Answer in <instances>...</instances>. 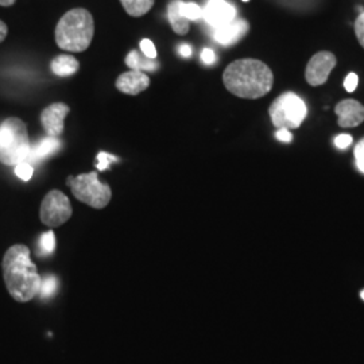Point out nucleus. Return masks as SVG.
<instances>
[{"label":"nucleus","mask_w":364,"mask_h":364,"mask_svg":"<svg viewBox=\"0 0 364 364\" xmlns=\"http://www.w3.org/2000/svg\"><path fill=\"white\" fill-rule=\"evenodd\" d=\"M3 278L9 293L18 302H27L39 294L42 279L23 245L9 248L3 257Z\"/></svg>","instance_id":"1"},{"label":"nucleus","mask_w":364,"mask_h":364,"mask_svg":"<svg viewBox=\"0 0 364 364\" xmlns=\"http://www.w3.org/2000/svg\"><path fill=\"white\" fill-rule=\"evenodd\" d=\"M223 82L237 97L260 99L273 88V72L259 60H237L225 68Z\"/></svg>","instance_id":"2"},{"label":"nucleus","mask_w":364,"mask_h":364,"mask_svg":"<svg viewBox=\"0 0 364 364\" xmlns=\"http://www.w3.org/2000/svg\"><path fill=\"white\" fill-rule=\"evenodd\" d=\"M95 34L92 14L85 9H73L60 19L55 27V42L65 52L87 50Z\"/></svg>","instance_id":"3"},{"label":"nucleus","mask_w":364,"mask_h":364,"mask_svg":"<svg viewBox=\"0 0 364 364\" xmlns=\"http://www.w3.org/2000/svg\"><path fill=\"white\" fill-rule=\"evenodd\" d=\"M31 151L26 123L19 117H9L0 126V162L16 166L27 162Z\"/></svg>","instance_id":"4"},{"label":"nucleus","mask_w":364,"mask_h":364,"mask_svg":"<svg viewBox=\"0 0 364 364\" xmlns=\"http://www.w3.org/2000/svg\"><path fill=\"white\" fill-rule=\"evenodd\" d=\"M66 182L78 201L92 208H105L111 201L112 191L109 185L100 181L97 173L95 171L80 174L77 177H69Z\"/></svg>","instance_id":"5"},{"label":"nucleus","mask_w":364,"mask_h":364,"mask_svg":"<svg viewBox=\"0 0 364 364\" xmlns=\"http://www.w3.org/2000/svg\"><path fill=\"white\" fill-rule=\"evenodd\" d=\"M269 114L278 130H293L302 124L308 114V108L305 102L296 93L287 92L274 100Z\"/></svg>","instance_id":"6"},{"label":"nucleus","mask_w":364,"mask_h":364,"mask_svg":"<svg viewBox=\"0 0 364 364\" xmlns=\"http://www.w3.org/2000/svg\"><path fill=\"white\" fill-rule=\"evenodd\" d=\"M72 205L68 198V196L60 191H50L45 196L41 209H39V218L41 221L50 227H60L64 223L70 219L72 216Z\"/></svg>","instance_id":"7"},{"label":"nucleus","mask_w":364,"mask_h":364,"mask_svg":"<svg viewBox=\"0 0 364 364\" xmlns=\"http://www.w3.org/2000/svg\"><path fill=\"white\" fill-rule=\"evenodd\" d=\"M335 66H336V57L332 53H316L309 60L305 70V78L308 84L312 87L326 84V80L329 77V73Z\"/></svg>","instance_id":"8"},{"label":"nucleus","mask_w":364,"mask_h":364,"mask_svg":"<svg viewBox=\"0 0 364 364\" xmlns=\"http://www.w3.org/2000/svg\"><path fill=\"white\" fill-rule=\"evenodd\" d=\"M203 19L216 30L234 22L236 9L225 0H209L203 9Z\"/></svg>","instance_id":"9"},{"label":"nucleus","mask_w":364,"mask_h":364,"mask_svg":"<svg viewBox=\"0 0 364 364\" xmlns=\"http://www.w3.org/2000/svg\"><path fill=\"white\" fill-rule=\"evenodd\" d=\"M70 108L64 103H54L46 107L41 114V123L48 136L58 138L64 132V122Z\"/></svg>","instance_id":"10"},{"label":"nucleus","mask_w":364,"mask_h":364,"mask_svg":"<svg viewBox=\"0 0 364 364\" xmlns=\"http://www.w3.org/2000/svg\"><path fill=\"white\" fill-rule=\"evenodd\" d=\"M335 112L338 117V126L344 129L356 127L364 122V105L352 99L340 102L335 108Z\"/></svg>","instance_id":"11"},{"label":"nucleus","mask_w":364,"mask_h":364,"mask_svg":"<svg viewBox=\"0 0 364 364\" xmlns=\"http://www.w3.org/2000/svg\"><path fill=\"white\" fill-rule=\"evenodd\" d=\"M115 85L122 93L135 96V95H139L141 92L146 91L149 88L150 78L144 72L130 70V72L122 73L117 77Z\"/></svg>","instance_id":"12"},{"label":"nucleus","mask_w":364,"mask_h":364,"mask_svg":"<svg viewBox=\"0 0 364 364\" xmlns=\"http://www.w3.org/2000/svg\"><path fill=\"white\" fill-rule=\"evenodd\" d=\"M247 21L245 19H235L234 22L228 23L227 26L216 28L213 33V38L223 46H231L237 43L248 33Z\"/></svg>","instance_id":"13"},{"label":"nucleus","mask_w":364,"mask_h":364,"mask_svg":"<svg viewBox=\"0 0 364 364\" xmlns=\"http://www.w3.org/2000/svg\"><path fill=\"white\" fill-rule=\"evenodd\" d=\"M50 69H52V72L55 76L66 77V76L75 75L80 69V64L73 55L63 54V55H58L53 60Z\"/></svg>","instance_id":"14"},{"label":"nucleus","mask_w":364,"mask_h":364,"mask_svg":"<svg viewBox=\"0 0 364 364\" xmlns=\"http://www.w3.org/2000/svg\"><path fill=\"white\" fill-rule=\"evenodd\" d=\"M180 3L181 0H171L168 7V18H169L170 25L173 27L174 33L178 36H185L189 31L191 22L182 16L180 11Z\"/></svg>","instance_id":"15"},{"label":"nucleus","mask_w":364,"mask_h":364,"mask_svg":"<svg viewBox=\"0 0 364 364\" xmlns=\"http://www.w3.org/2000/svg\"><path fill=\"white\" fill-rule=\"evenodd\" d=\"M60 146H61V142L58 141V138H52V136L43 138L41 142L34 146V149H31L28 159L41 161L53 153H55L60 149ZM28 159H27V162H28Z\"/></svg>","instance_id":"16"},{"label":"nucleus","mask_w":364,"mask_h":364,"mask_svg":"<svg viewBox=\"0 0 364 364\" xmlns=\"http://www.w3.org/2000/svg\"><path fill=\"white\" fill-rule=\"evenodd\" d=\"M126 64L131 70H139V72H154L158 68L156 60H150L144 55H141L136 50L132 52L126 57Z\"/></svg>","instance_id":"17"},{"label":"nucleus","mask_w":364,"mask_h":364,"mask_svg":"<svg viewBox=\"0 0 364 364\" xmlns=\"http://www.w3.org/2000/svg\"><path fill=\"white\" fill-rule=\"evenodd\" d=\"M154 1L156 0H120L126 13L136 18L149 13L153 9Z\"/></svg>","instance_id":"18"},{"label":"nucleus","mask_w":364,"mask_h":364,"mask_svg":"<svg viewBox=\"0 0 364 364\" xmlns=\"http://www.w3.org/2000/svg\"><path fill=\"white\" fill-rule=\"evenodd\" d=\"M180 11H181L182 16L186 18L189 22L203 19V9L196 3H186V1H182L181 0Z\"/></svg>","instance_id":"19"},{"label":"nucleus","mask_w":364,"mask_h":364,"mask_svg":"<svg viewBox=\"0 0 364 364\" xmlns=\"http://www.w3.org/2000/svg\"><path fill=\"white\" fill-rule=\"evenodd\" d=\"M55 248V236L53 231L45 232L41 235L39 237V254L41 255H46V254H52Z\"/></svg>","instance_id":"20"},{"label":"nucleus","mask_w":364,"mask_h":364,"mask_svg":"<svg viewBox=\"0 0 364 364\" xmlns=\"http://www.w3.org/2000/svg\"><path fill=\"white\" fill-rule=\"evenodd\" d=\"M55 290H57V279H55V277L50 275V277H48V278L41 284L39 294H41V297L46 299V297L54 294Z\"/></svg>","instance_id":"21"},{"label":"nucleus","mask_w":364,"mask_h":364,"mask_svg":"<svg viewBox=\"0 0 364 364\" xmlns=\"http://www.w3.org/2000/svg\"><path fill=\"white\" fill-rule=\"evenodd\" d=\"M15 174L23 181H30L34 174V168L28 162H21L15 166Z\"/></svg>","instance_id":"22"},{"label":"nucleus","mask_w":364,"mask_h":364,"mask_svg":"<svg viewBox=\"0 0 364 364\" xmlns=\"http://www.w3.org/2000/svg\"><path fill=\"white\" fill-rule=\"evenodd\" d=\"M117 161H119L117 156L108 154V153H105V151H102V153H99V156H97L96 168L99 170H107L109 168V165H111L112 162H117Z\"/></svg>","instance_id":"23"},{"label":"nucleus","mask_w":364,"mask_h":364,"mask_svg":"<svg viewBox=\"0 0 364 364\" xmlns=\"http://www.w3.org/2000/svg\"><path fill=\"white\" fill-rule=\"evenodd\" d=\"M141 52L144 53V57L150 58V60H156V49L154 43L150 39H142L141 42Z\"/></svg>","instance_id":"24"},{"label":"nucleus","mask_w":364,"mask_h":364,"mask_svg":"<svg viewBox=\"0 0 364 364\" xmlns=\"http://www.w3.org/2000/svg\"><path fill=\"white\" fill-rule=\"evenodd\" d=\"M355 33L360 45L364 48V13L360 14L355 22Z\"/></svg>","instance_id":"25"},{"label":"nucleus","mask_w":364,"mask_h":364,"mask_svg":"<svg viewBox=\"0 0 364 364\" xmlns=\"http://www.w3.org/2000/svg\"><path fill=\"white\" fill-rule=\"evenodd\" d=\"M335 146L340 149V150H344V149H347V147H350L352 144V136L351 135H348V134H341V135H338L336 138H335Z\"/></svg>","instance_id":"26"},{"label":"nucleus","mask_w":364,"mask_h":364,"mask_svg":"<svg viewBox=\"0 0 364 364\" xmlns=\"http://www.w3.org/2000/svg\"><path fill=\"white\" fill-rule=\"evenodd\" d=\"M358 82H359V77L356 73H350L346 80H344V88L347 92H353L358 88Z\"/></svg>","instance_id":"27"},{"label":"nucleus","mask_w":364,"mask_h":364,"mask_svg":"<svg viewBox=\"0 0 364 364\" xmlns=\"http://www.w3.org/2000/svg\"><path fill=\"white\" fill-rule=\"evenodd\" d=\"M355 158H356V166L358 169L364 173V147L360 144L355 147Z\"/></svg>","instance_id":"28"},{"label":"nucleus","mask_w":364,"mask_h":364,"mask_svg":"<svg viewBox=\"0 0 364 364\" xmlns=\"http://www.w3.org/2000/svg\"><path fill=\"white\" fill-rule=\"evenodd\" d=\"M275 136H277L278 141L285 142V144H290V142L293 141L291 132L289 130H285V129H281V130L277 131V132H275Z\"/></svg>","instance_id":"29"},{"label":"nucleus","mask_w":364,"mask_h":364,"mask_svg":"<svg viewBox=\"0 0 364 364\" xmlns=\"http://www.w3.org/2000/svg\"><path fill=\"white\" fill-rule=\"evenodd\" d=\"M201 60L207 64V65H210V64H213L215 61H216V54L215 52L212 50V49H208V48H205L203 53H201Z\"/></svg>","instance_id":"30"},{"label":"nucleus","mask_w":364,"mask_h":364,"mask_svg":"<svg viewBox=\"0 0 364 364\" xmlns=\"http://www.w3.org/2000/svg\"><path fill=\"white\" fill-rule=\"evenodd\" d=\"M178 52L181 54L182 57H191L192 55V48L189 46V45H186V43H182L181 46L178 48Z\"/></svg>","instance_id":"31"},{"label":"nucleus","mask_w":364,"mask_h":364,"mask_svg":"<svg viewBox=\"0 0 364 364\" xmlns=\"http://www.w3.org/2000/svg\"><path fill=\"white\" fill-rule=\"evenodd\" d=\"M7 34H9V27L3 21H0V43L6 39Z\"/></svg>","instance_id":"32"},{"label":"nucleus","mask_w":364,"mask_h":364,"mask_svg":"<svg viewBox=\"0 0 364 364\" xmlns=\"http://www.w3.org/2000/svg\"><path fill=\"white\" fill-rule=\"evenodd\" d=\"M15 3V0H0V6L1 7H10Z\"/></svg>","instance_id":"33"},{"label":"nucleus","mask_w":364,"mask_h":364,"mask_svg":"<svg viewBox=\"0 0 364 364\" xmlns=\"http://www.w3.org/2000/svg\"><path fill=\"white\" fill-rule=\"evenodd\" d=\"M360 297H362V299H364V290L360 293Z\"/></svg>","instance_id":"34"},{"label":"nucleus","mask_w":364,"mask_h":364,"mask_svg":"<svg viewBox=\"0 0 364 364\" xmlns=\"http://www.w3.org/2000/svg\"><path fill=\"white\" fill-rule=\"evenodd\" d=\"M359 144H362V146L364 147V138L362 139V141H360V142H359Z\"/></svg>","instance_id":"35"},{"label":"nucleus","mask_w":364,"mask_h":364,"mask_svg":"<svg viewBox=\"0 0 364 364\" xmlns=\"http://www.w3.org/2000/svg\"><path fill=\"white\" fill-rule=\"evenodd\" d=\"M243 1H248V0H243Z\"/></svg>","instance_id":"36"}]
</instances>
